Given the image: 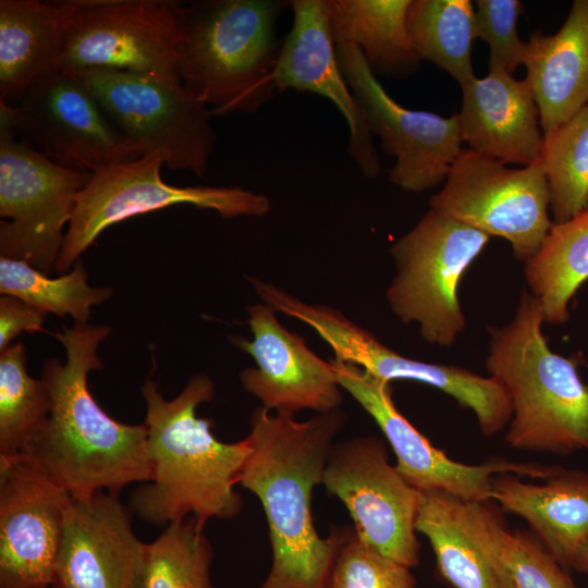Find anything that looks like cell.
Returning a JSON list of instances; mask_svg holds the SVG:
<instances>
[{"mask_svg":"<svg viewBox=\"0 0 588 588\" xmlns=\"http://www.w3.org/2000/svg\"><path fill=\"white\" fill-rule=\"evenodd\" d=\"M109 334L108 326L89 323L63 327L53 334L65 362L51 358L44 365L50 408L22 451L73 499L100 491L119 494L151 476L146 425L114 420L88 389L89 372L102 368L97 351Z\"/></svg>","mask_w":588,"mask_h":588,"instance_id":"obj_1","label":"cell"},{"mask_svg":"<svg viewBox=\"0 0 588 588\" xmlns=\"http://www.w3.org/2000/svg\"><path fill=\"white\" fill-rule=\"evenodd\" d=\"M344 419L339 409L306 421L264 406L254 413L246 437L252 451L237 483L260 500L269 528L272 567L258 588H322L344 527L321 538L314 526L311 495L322 483Z\"/></svg>","mask_w":588,"mask_h":588,"instance_id":"obj_2","label":"cell"},{"mask_svg":"<svg viewBox=\"0 0 588 588\" xmlns=\"http://www.w3.org/2000/svg\"><path fill=\"white\" fill-rule=\"evenodd\" d=\"M142 394L151 476L132 492L131 512L159 527L189 516L203 527L211 518L235 517L243 501L234 486L252 448L247 438L219 441L211 431L212 420L197 416L198 406L215 396L212 380L195 375L169 401L147 379Z\"/></svg>","mask_w":588,"mask_h":588,"instance_id":"obj_3","label":"cell"},{"mask_svg":"<svg viewBox=\"0 0 588 588\" xmlns=\"http://www.w3.org/2000/svg\"><path fill=\"white\" fill-rule=\"evenodd\" d=\"M543 322L540 302L525 290L513 320L488 327L486 367L512 402L505 441L515 449L564 456L588 450V384L576 356L551 351Z\"/></svg>","mask_w":588,"mask_h":588,"instance_id":"obj_4","label":"cell"},{"mask_svg":"<svg viewBox=\"0 0 588 588\" xmlns=\"http://www.w3.org/2000/svg\"><path fill=\"white\" fill-rule=\"evenodd\" d=\"M286 3L176 2L179 76L212 117L254 113L272 99L280 50L275 24Z\"/></svg>","mask_w":588,"mask_h":588,"instance_id":"obj_5","label":"cell"},{"mask_svg":"<svg viewBox=\"0 0 588 588\" xmlns=\"http://www.w3.org/2000/svg\"><path fill=\"white\" fill-rule=\"evenodd\" d=\"M490 235L431 209L390 253L396 274L387 291L392 311L416 322L430 344L452 346L466 328L458 298L461 280Z\"/></svg>","mask_w":588,"mask_h":588,"instance_id":"obj_6","label":"cell"},{"mask_svg":"<svg viewBox=\"0 0 588 588\" xmlns=\"http://www.w3.org/2000/svg\"><path fill=\"white\" fill-rule=\"evenodd\" d=\"M69 73L95 96L142 156H159L173 171L206 173L216 144L212 115L181 79L111 70Z\"/></svg>","mask_w":588,"mask_h":588,"instance_id":"obj_7","label":"cell"},{"mask_svg":"<svg viewBox=\"0 0 588 588\" xmlns=\"http://www.w3.org/2000/svg\"><path fill=\"white\" fill-rule=\"evenodd\" d=\"M163 161L145 155L91 174L77 195L54 271L66 273L108 228L176 205L217 211L223 218L270 212L267 196L243 187L174 186L163 181Z\"/></svg>","mask_w":588,"mask_h":588,"instance_id":"obj_8","label":"cell"},{"mask_svg":"<svg viewBox=\"0 0 588 588\" xmlns=\"http://www.w3.org/2000/svg\"><path fill=\"white\" fill-rule=\"evenodd\" d=\"M91 174L59 166L0 120V257L50 274L79 192Z\"/></svg>","mask_w":588,"mask_h":588,"instance_id":"obj_9","label":"cell"},{"mask_svg":"<svg viewBox=\"0 0 588 588\" xmlns=\"http://www.w3.org/2000/svg\"><path fill=\"white\" fill-rule=\"evenodd\" d=\"M0 120L49 160L75 171L94 174L142 157L95 96L58 68L15 106L0 102Z\"/></svg>","mask_w":588,"mask_h":588,"instance_id":"obj_10","label":"cell"},{"mask_svg":"<svg viewBox=\"0 0 588 588\" xmlns=\"http://www.w3.org/2000/svg\"><path fill=\"white\" fill-rule=\"evenodd\" d=\"M430 208L488 235L506 240L516 259L526 262L539 249L553 222L549 186L541 160L522 169L463 149Z\"/></svg>","mask_w":588,"mask_h":588,"instance_id":"obj_11","label":"cell"},{"mask_svg":"<svg viewBox=\"0 0 588 588\" xmlns=\"http://www.w3.org/2000/svg\"><path fill=\"white\" fill-rule=\"evenodd\" d=\"M177 1L79 0L58 69L111 70L181 79Z\"/></svg>","mask_w":588,"mask_h":588,"instance_id":"obj_12","label":"cell"},{"mask_svg":"<svg viewBox=\"0 0 588 588\" xmlns=\"http://www.w3.org/2000/svg\"><path fill=\"white\" fill-rule=\"evenodd\" d=\"M334 42L342 74L371 134L395 158L389 181L413 193L440 184L463 150L457 114L444 118L402 107L379 83L355 44L335 38Z\"/></svg>","mask_w":588,"mask_h":588,"instance_id":"obj_13","label":"cell"},{"mask_svg":"<svg viewBox=\"0 0 588 588\" xmlns=\"http://www.w3.org/2000/svg\"><path fill=\"white\" fill-rule=\"evenodd\" d=\"M322 483L344 503L365 541L408 568L418 565L419 490L389 464L380 439L358 437L333 446Z\"/></svg>","mask_w":588,"mask_h":588,"instance_id":"obj_14","label":"cell"},{"mask_svg":"<svg viewBox=\"0 0 588 588\" xmlns=\"http://www.w3.org/2000/svg\"><path fill=\"white\" fill-rule=\"evenodd\" d=\"M72 499L27 454L0 456V588L52 585Z\"/></svg>","mask_w":588,"mask_h":588,"instance_id":"obj_15","label":"cell"},{"mask_svg":"<svg viewBox=\"0 0 588 588\" xmlns=\"http://www.w3.org/2000/svg\"><path fill=\"white\" fill-rule=\"evenodd\" d=\"M342 389L375 419L389 441L397 471L418 490H443L466 501L491 500L497 475L516 474L547 479L558 466L522 464L505 460L467 465L451 460L420 433L396 408L389 382L379 380L358 366L331 360Z\"/></svg>","mask_w":588,"mask_h":588,"instance_id":"obj_16","label":"cell"},{"mask_svg":"<svg viewBox=\"0 0 588 588\" xmlns=\"http://www.w3.org/2000/svg\"><path fill=\"white\" fill-rule=\"evenodd\" d=\"M247 313L253 340L231 339L256 363L240 375L244 389L269 411L293 415L302 409L336 411L342 388L331 362L318 357L303 338L286 330L270 306L252 305Z\"/></svg>","mask_w":588,"mask_h":588,"instance_id":"obj_17","label":"cell"},{"mask_svg":"<svg viewBox=\"0 0 588 588\" xmlns=\"http://www.w3.org/2000/svg\"><path fill=\"white\" fill-rule=\"evenodd\" d=\"M119 494L72 499L64 519L52 588H139L146 543L133 530Z\"/></svg>","mask_w":588,"mask_h":588,"instance_id":"obj_18","label":"cell"},{"mask_svg":"<svg viewBox=\"0 0 588 588\" xmlns=\"http://www.w3.org/2000/svg\"><path fill=\"white\" fill-rule=\"evenodd\" d=\"M293 25L272 72L277 91L295 89L330 99L350 130L348 154L363 175L376 179L382 167L364 113L339 65L328 0H294Z\"/></svg>","mask_w":588,"mask_h":588,"instance_id":"obj_19","label":"cell"},{"mask_svg":"<svg viewBox=\"0 0 588 588\" xmlns=\"http://www.w3.org/2000/svg\"><path fill=\"white\" fill-rule=\"evenodd\" d=\"M320 338L334 352L335 360L358 366L375 378L391 382L409 380L431 385L473 411L480 431L490 437L512 418V402L504 387L458 366L427 363L405 357L341 313L327 317Z\"/></svg>","mask_w":588,"mask_h":588,"instance_id":"obj_20","label":"cell"},{"mask_svg":"<svg viewBox=\"0 0 588 588\" xmlns=\"http://www.w3.org/2000/svg\"><path fill=\"white\" fill-rule=\"evenodd\" d=\"M460 133L468 149L504 164L530 166L541 158L544 137L526 79L501 71L461 85Z\"/></svg>","mask_w":588,"mask_h":588,"instance_id":"obj_21","label":"cell"},{"mask_svg":"<svg viewBox=\"0 0 588 588\" xmlns=\"http://www.w3.org/2000/svg\"><path fill=\"white\" fill-rule=\"evenodd\" d=\"M486 503L443 490H419L416 531L428 538L440 575L453 588H514L494 560V514Z\"/></svg>","mask_w":588,"mask_h":588,"instance_id":"obj_22","label":"cell"},{"mask_svg":"<svg viewBox=\"0 0 588 588\" xmlns=\"http://www.w3.org/2000/svg\"><path fill=\"white\" fill-rule=\"evenodd\" d=\"M523 64L544 137L588 103V0L574 1L556 34L535 30Z\"/></svg>","mask_w":588,"mask_h":588,"instance_id":"obj_23","label":"cell"},{"mask_svg":"<svg viewBox=\"0 0 588 588\" xmlns=\"http://www.w3.org/2000/svg\"><path fill=\"white\" fill-rule=\"evenodd\" d=\"M491 499L523 517L563 567L588 537V473L561 468L543 483H526L515 474L497 475Z\"/></svg>","mask_w":588,"mask_h":588,"instance_id":"obj_24","label":"cell"},{"mask_svg":"<svg viewBox=\"0 0 588 588\" xmlns=\"http://www.w3.org/2000/svg\"><path fill=\"white\" fill-rule=\"evenodd\" d=\"M78 2L0 1V102L15 106L38 79L57 69Z\"/></svg>","mask_w":588,"mask_h":588,"instance_id":"obj_25","label":"cell"},{"mask_svg":"<svg viewBox=\"0 0 588 588\" xmlns=\"http://www.w3.org/2000/svg\"><path fill=\"white\" fill-rule=\"evenodd\" d=\"M412 0H328L335 39L355 44L372 72L402 77L420 58L407 28Z\"/></svg>","mask_w":588,"mask_h":588,"instance_id":"obj_26","label":"cell"},{"mask_svg":"<svg viewBox=\"0 0 588 588\" xmlns=\"http://www.w3.org/2000/svg\"><path fill=\"white\" fill-rule=\"evenodd\" d=\"M525 275L542 306L544 322H566L569 302L588 280V209L552 224L537 253L525 262Z\"/></svg>","mask_w":588,"mask_h":588,"instance_id":"obj_27","label":"cell"},{"mask_svg":"<svg viewBox=\"0 0 588 588\" xmlns=\"http://www.w3.org/2000/svg\"><path fill=\"white\" fill-rule=\"evenodd\" d=\"M407 28L420 58L446 71L460 85L475 77L471 48L475 10L469 0H412Z\"/></svg>","mask_w":588,"mask_h":588,"instance_id":"obj_28","label":"cell"},{"mask_svg":"<svg viewBox=\"0 0 588 588\" xmlns=\"http://www.w3.org/2000/svg\"><path fill=\"white\" fill-rule=\"evenodd\" d=\"M81 259L72 270L50 278L28 262L0 257V292L59 317L70 316L74 323L86 324L91 307L112 295L110 287H93Z\"/></svg>","mask_w":588,"mask_h":588,"instance_id":"obj_29","label":"cell"},{"mask_svg":"<svg viewBox=\"0 0 588 588\" xmlns=\"http://www.w3.org/2000/svg\"><path fill=\"white\" fill-rule=\"evenodd\" d=\"M212 559L205 527L193 516L169 524L145 546L139 588H213Z\"/></svg>","mask_w":588,"mask_h":588,"instance_id":"obj_30","label":"cell"},{"mask_svg":"<svg viewBox=\"0 0 588 588\" xmlns=\"http://www.w3.org/2000/svg\"><path fill=\"white\" fill-rule=\"evenodd\" d=\"M554 222L588 209V103L544 136L540 158Z\"/></svg>","mask_w":588,"mask_h":588,"instance_id":"obj_31","label":"cell"},{"mask_svg":"<svg viewBox=\"0 0 588 588\" xmlns=\"http://www.w3.org/2000/svg\"><path fill=\"white\" fill-rule=\"evenodd\" d=\"M49 408L45 381L27 372L24 344L10 345L0 354V456L21 453Z\"/></svg>","mask_w":588,"mask_h":588,"instance_id":"obj_32","label":"cell"},{"mask_svg":"<svg viewBox=\"0 0 588 588\" xmlns=\"http://www.w3.org/2000/svg\"><path fill=\"white\" fill-rule=\"evenodd\" d=\"M322 588H416L409 568L385 556L344 527Z\"/></svg>","mask_w":588,"mask_h":588,"instance_id":"obj_33","label":"cell"},{"mask_svg":"<svg viewBox=\"0 0 588 588\" xmlns=\"http://www.w3.org/2000/svg\"><path fill=\"white\" fill-rule=\"evenodd\" d=\"M490 544L514 588H579L541 542L527 534L509 531L495 516Z\"/></svg>","mask_w":588,"mask_h":588,"instance_id":"obj_34","label":"cell"},{"mask_svg":"<svg viewBox=\"0 0 588 588\" xmlns=\"http://www.w3.org/2000/svg\"><path fill=\"white\" fill-rule=\"evenodd\" d=\"M476 37L490 48L489 71L501 70L511 75L523 64L526 42L517 35L522 11L518 0H477Z\"/></svg>","mask_w":588,"mask_h":588,"instance_id":"obj_35","label":"cell"},{"mask_svg":"<svg viewBox=\"0 0 588 588\" xmlns=\"http://www.w3.org/2000/svg\"><path fill=\"white\" fill-rule=\"evenodd\" d=\"M46 313L10 296L0 297V352L22 332L42 330Z\"/></svg>","mask_w":588,"mask_h":588,"instance_id":"obj_36","label":"cell"},{"mask_svg":"<svg viewBox=\"0 0 588 588\" xmlns=\"http://www.w3.org/2000/svg\"><path fill=\"white\" fill-rule=\"evenodd\" d=\"M572 568L588 574V537L579 548L573 561Z\"/></svg>","mask_w":588,"mask_h":588,"instance_id":"obj_37","label":"cell"},{"mask_svg":"<svg viewBox=\"0 0 588 588\" xmlns=\"http://www.w3.org/2000/svg\"><path fill=\"white\" fill-rule=\"evenodd\" d=\"M38 588H52V587L50 586V587H38Z\"/></svg>","mask_w":588,"mask_h":588,"instance_id":"obj_38","label":"cell"}]
</instances>
